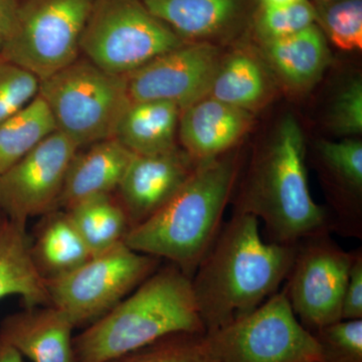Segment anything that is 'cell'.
Listing matches in <instances>:
<instances>
[{"instance_id": "cell-21", "label": "cell", "mask_w": 362, "mask_h": 362, "mask_svg": "<svg viewBox=\"0 0 362 362\" xmlns=\"http://www.w3.org/2000/svg\"><path fill=\"white\" fill-rule=\"evenodd\" d=\"M42 218L32 237V255L40 276L49 281L83 265L90 252L66 211L54 209Z\"/></svg>"}, {"instance_id": "cell-28", "label": "cell", "mask_w": 362, "mask_h": 362, "mask_svg": "<svg viewBox=\"0 0 362 362\" xmlns=\"http://www.w3.org/2000/svg\"><path fill=\"white\" fill-rule=\"evenodd\" d=\"M40 85L33 74L0 54V123L39 96Z\"/></svg>"}, {"instance_id": "cell-24", "label": "cell", "mask_w": 362, "mask_h": 362, "mask_svg": "<svg viewBox=\"0 0 362 362\" xmlns=\"http://www.w3.org/2000/svg\"><path fill=\"white\" fill-rule=\"evenodd\" d=\"M54 131V118L40 96L0 123V175Z\"/></svg>"}, {"instance_id": "cell-7", "label": "cell", "mask_w": 362, "mask_h": 362, "mask_svg": "<svg viewBox=\"0 0 362 362\" xmlns=\"http://www.w3.org/2000/svg\"><path fill=\"white\" fill-rule=\"evenodd\" d=\"M160 263V259L119 243L70 273L45 281L49 305L63 312L75 328L87 327L134 291Z\"/></svg>"}, {"instance_id": "cell-3", "label": "cell", "mask_w": 362, "mask_h": 362, "mask_svg": "<svg viewBox=\"0 0 362 362\" xmlns=\"http://www.w3.org/2000/svg\"><path fill=\"white\" fill-rule=\"evenodd\" d=\"M305 152L303 131L289 115L252 158L233 213L263 221L267 242L295 245L330 233L325 209L309 189Z\"/></svg>"}, {"instance_id": "cell-8", "label": "cell", "mask_w": 362, "mask_h": 362, "mask_svg": "<svg viewBox=\"0 0 362 362\" xmlns=\"http://www.w3.org/2000/svg\"><path fill=\"white\" fill-rule=\"evenodd\" d=\"M93 0H18V13L2 57L40 81L80 56V40Z\"/></svg>"}, {"instance_id": "cell-27", "label": "cell", "mask_w": 362, "mask_h": 362, "mask_svg": "<svg viewBox=\"0 0 362 362\" xmlns=\"http://www.w3.org/2000/svg\"><path fill=\"white\" fill-rule=\"evenodd\" d=\"M316 14L309 0H299L289 6L259 7L255 28L262 42L282 39L315 25Z\"/></svg>"}, {"instance_id": "cell-23", "label": "cell", "mask_w": 362, "mask_h": 362, "mask_svg": "<svg viewBox=\"0 0 362 362\" xmlns=\"http://www.w3.org/2000/svg\"><path fill=\"white\" fill-rule=\"evenodd\" d=\"M66 211L84 240L90 256L123 242L131 228L127 214L117 197L112 194L89 197Z\"/></svg>"}, {"instance_id": "cell-26", "label": "cell", "mask_w": 362, "mask_h": 362, "mask_svg": "<svg viewBox=\"0 0 362 362\" xmlns=\"http://www.w3.org/2000/svg\"><path fill=\"white\" fill-rule=\"evenodd\" d=\"M315 23L343 51L362 49V0L317 2Z\"/></svg>"}, {"instance_id": "cell-20", "label": "cell", "mask_w": 362, "mask_h": 362, "mask_svg": "<svg viewBox=\"0 0 362 362\" xmlns=\"http://www.w3.org/2000/svg\"><path fill=\"white\" fill-rule=\"evenodd\" d=\"M181 109L168 101L131 102L115 138L136 156H150L175 148Z\"/></svg>"}, {"instance_id": "cell-33", "label": "cell", "mask_w": 362, "mask_h": 362, "mask_svg": "<svg viewBox=\"0 0 362 362\" xmlns=\"http://www.w3.org/2000/svg\"><path fill=\"white\" fill-rule=\"evenodd\" d=\"M18 13V0H0V52L13 33Z\"/></svg>"}, {"instance_id": "cell-19", "label": "cell", "mask_w": 362, "mask_h": 362, "mask_svg": "<svg viewBox=\"0 0 362 362\" xmlns=\"http://www.w3.org/2000/svg\"><path fill=\"white\" fill-rule=\"evenodd\" d=\"M263 52L283 82L298 90L317 82L329 58L325 37L316 25L289 37L265 40Z\"/></svg>"}, {"instance_id": "cell-29", "label": "cell", "mask_w": 362, "mask_h": 362, "mask_svg": "<svg viewBox=\"0 0 362 362\" xmlns=\"http://www.w3.org/2000/svg\"><path fill=\"white\" fill-rule=\"evenodd\" d=\"M312 334L320 346L318 362H362V319L338 321Z\"/></svg>"}, {"instance_id": "cell-13", "label": "cell", "mask_w": 362, "mask_h": 362, "mask_svg": "<svg viewBox=\"0 0 362 362\" xmlns=\"http://www.w3.org/2000/svg\"><path fill=\"white\" fill-rule=\"evenodd\" d=\"M197 164L178 146L150 156L135 154L116 190L131 228L163 206L187 182Z\"/></svg>"}, {"instance_id": "cell-25", "label": "cell", "mask_w": 362, "mask_h": 362, "mask_svg": "<svg viewBox=\"0 0 362 362\" xmlns=\"http://www.w3.org/2000/svg\"><path fill=\"white\" fill-rule=\"evenodd\" d=\"M109 362H214L206 333L180 332Z\"/></svg>"}, {"instance_id": "cell-32", "label": "cell", "mask_w": 362, "mask_h": 362, "mask_svg": "<svg viewBox=\"0 0 362 362\" xmlns=\"http://www.w3.org/2000/svg\"><path fill=\"white\" fill-rule=\"evenodd\" d=\"M362 319V249L354 250L342 303V320Z\"/></svg>"}, {"instance_id": "cell-11", "label": "cell", "mask_w": 362, "mask_h": 362, "mask_svg": "<svg viewBox=\"0 0 362 362\" xmlns=\"http://www.w3.org/2000/svg\"><path fill=\"white\" fill-rule=\"evenodd\" d=\"M80 149L54 131L0 175V211L21 225L58 209L69 166Z\"/></svg>"}, {"instance_id": "cell-18", "label": "cell", "mask_w": 362, "mask_h": 362, "mask_svg": "<svg viewBox=\"0 0 362 362\" xmlns=\"http://www.w3.org/2000/svg\"><path fill=\"white\" fill-rule=\"evenodd\" d=\"M21 298L25 307L49 305V293L32 255L26 226L0 211V300Z\"/></svg>"}, {"instance_id": "cell-22", "label": "cell", "mask_w": 362, "mask_h": 362, "mask_svg": "<svg viewBox=\"0 0 362 362\" xmlns=\"http://www.w3.org/2000/svg\"><path fill=\"white\" fill-rule=\"evenodd\" d=\"M252 54L240 49L221 59L206 97L250 112L265 104L271 94L270 77Z\"/></svg>"}, {"instance_id": "cell-30", "label": "cell", "mask_w": 362, "mask_h": 362, "mask_svg": "<svg viewBox=\"0 0 362 362\" xmlns=\"http://www.w3.org/2000/svg\"><path fill=\"white\" fill-rule=\"evenodd\" d=\"M319 165L329 168L362 187V143L358 139L339 142L323 140L317 144Z\"/></svg>"}, {"instance_id": "cell-36", "label": "cell", "mask_w": 362, "mask_h": 362, "mask_svg": "<svg viewBox=\"0 0 362 362\" xmlns=\"http://www.w3.org/2000/svg\"><path fill=\"white\" fill-rule=\"evenodd\" d=\"M314 1H317V2H325V1H333V0H314Z\"/></svg>"}, {"instance_id": "cell-34", "label": "cell", "mask_w": 362, "mask_h": 362, "mask_svg": "<svg viewBox=\"0 0 362 362\" xmlns=\"http://www.w3.org/2000/svg\"><path fill=\"white\" fill-rule=\"evenodd\" d=\"M0 362H23L18 350L0 337Z\"/></svg>"}, {"instance_id": "cell-2", "label": "cell", "mask_w": 362, "mask_h": 362, "mask_svg": "<svg viewBox=\"0 0 362 362\" xmlns=\"http://www.w3.org/2000/svg\"><path fill=\"white\" fill-rule=\"evenodd\" d=\"M240 168L239 154L233 150L199 162L180 190L131 228L123 242L136 252L168 259L192 278L223 226Z\"/></svg>"}, {"instance_id": "cell-10", "label": "cell", "mask_w": 362, "mask_h": 362, "mask_svg": "<svg viewBox=\"0 0 362 362\" xmlns=\"http://www.w3.org/2000/svg\"><path fill=\"white\" fill-rule=\"evenodd\" d=\"M352 258L354 251L338 246L330 233L297 243L282 292L309 332L342 320L343 295Z\"/></svg>"}, {"instance_id": "cell-16", "label": "cell", "mask_w": 362, "mask_h": 362, "mask_svg": "<svg viewBox=\"0 0 362 362\" xmlns=\"http://www.w3.org/2000/svg\"><path fill=\"white\" fill-rule=\"evenodd\" d=\"M134 156L115 137L90 144L85 151L78 149L69 166L58 209L66 211L89 197L113 194Z\"/></svg>"}, {"instance_id": "cell-5", "label": "cell", "mask_w": 362, "mask_h": 362, "mask_svg": "<svg viewBox=\"0 0 362 362\" xmlns=\"http://www.w3.org/2000/svg\"><path fill=\"white\" fill-rule=\"evenodd\" d=\"M39 96L56 130L80 149L115 137L131 104L126 75L109 73L84 57L40 81Z\"/></svg>"}, {"instance_id": "cell-4", "label": "cell", "mask_w": 362, "mask_h": 362, "mask_svg": "<svg viewBox=\"0 0 362 362\" xmlns=\"http://www.w3.org/2000/svg\"><path fill=\"white\" fill-rule=\"evenodd\" d=\"M180 332L206 330L192 278L170 263L74 338L76 362H109Z\"/></svg>"}, {"instance_id": "cell-6", "label": "cell", "mask_w": 362, "mask_h": 362, "mask_svg": "<svg viewBox=\"0 0 362 362\" xmlns=\"http://www.w3.org/2000/svg\"><path fill=\"white\" fill-rule=\"evenodd\" d=\"M185 42L141 0H93L80 54L109 73L127 75Z\"/></svg>"}, {"instance_id": "cell-17", "label": "cell", "mask_w": 362, "mask_h": 362, "mask_svg": "<svg viewBox=\"0 0 362 362\" xmlns=\"http://www.w3.org/2000/svg\"><path fill=\"white\" fill-rule=\"evenodd\" d=\"M185 42H207L233 32L246 16V0H141Z\"/></svg>"}, {"instance_id": "cell-12", "label": "cell", "mask_w": 362, "mask_h": 362, "mask_svg": "<svg viewBox=\"0 0 362 362\" xmlns=\"http://www.w3.org/2000/svg\"><path fill=\"white\" fill-rule=\"evenodd\" d=\"M223 57L213 42H185L126 75L131 102L168 101L182 110L207 95Z\"/></svg>"}, {"instance_id": "cell-9", "label": "cell", "mask_w": 362, "mask_h": 362, "mask_svg": "<svg viewBox=\"0 0 362 362\" xmlns=\"http://www.w3.org/2000/svg\"><path fill=\"white\" fill-rule=\"evenodd\" d=\"M214 362H318L320 346L282 290L221 329L206 333Z\"/></svg>"}, {"instance_id": "cell-35", "label": "cell", "mask_w": 362, "mask_h": 362, "mask_svg": "<svg viewBox=\"0 0 362 362\" xmlns=\"http://www.w3.org/2000/svg\"><path fill=\"white\" fill-rule=\"evenodd\" d=\"M259 1H261V6L279 7L289 6V4H295L299 0H259Z\"/></svg>"}, {"instance_id": "cell-31", "label": "cell", "mask_w": 362, "mask_h": 362, "mask_svg": "<svg viewBox=\"0 0 362 362\" xmlns=\"http://www.w3.org/2000/svg\"><path fill=\"white\" fill-rule=\"evenodd\" d=\"M332 131L339 135L361 134L362 131V82L354 78L337 95L328 118Z\"/></svg>"}, {"instance_id": "cell-15", "label": "cell", "mask_w": 362, "mask_h": 362, "mask_svg": "<svg viewBox=\"0 0 362 362\" xmlns=\"http://www.w3.org/2000/svg\"><path fill=\"white\" fill-rule=\"evenodd\" d=\"M75 326L52 305L25 307L0 323V337L32 362H76Z\"/></svg>"}, {"instance_id": "cell-1", "label": "cell", "mask_w": 362, "mask_h": 362, "mask_svg": "<svg viewBox=\"0 0 362 362\" xmlns=\"http://www.w3.org/2000/svg\"><path fill=\"white\" fill-rule=\"evenodd\" d=\"M296 244L262 239L258 218L233 213L192 278V292L206 333L249 315L284 284Z\"/></svg>"}, {"instance_id": "cell-14", "label": "cell", "mask_w": 362, "mask_h": 362, "mask_svg": "<svg viewBox=\"0 0 362 362\" xmlns=\"http://www.w3.org/2000/svg\"><path fill=\"white\" fill-rule=\"evenodd\" d=\"M252 112L204 97L181 110L178 136L197 163L233 150L252 127Z\"/></svg>"}]
</instances>
